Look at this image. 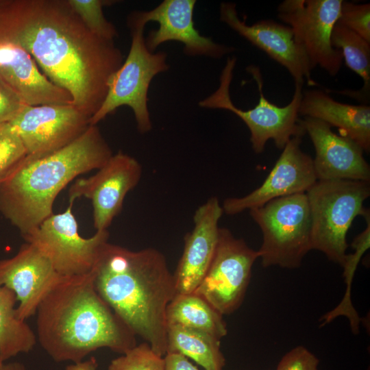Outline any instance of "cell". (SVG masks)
Returning a JSON list of instances; mask_svg holds the SVG:
<instances>
[{
	"label": "cell",
	"instance_id": "cell-1",
	"mask_svg": "<svg viewBox=\"0 0 370 370\" xmlns=\"http://www.w3.org/2000/svg\"><path fill=\"white\" fill-rule=\"evenodd\" d=\"M0 38L26 50L90 118L124 60L114 40L92 33L67 0H0Z\"/></svg>",
	"mask_w": 370,
	"mask_h": 370
},
{
	"label": "cell",
	"instance_id": "cell-2",
	"mask_svg": "<svg viewBox=\"0 0 370 370\" xmlns=\"http://www.w3.org/2000/svg\"><path fill=\"white\" fill-rule=\"evenodd\" d=\"M97 293L135 335L158 355L166 353L167 306L176 295L164 256L108 242L92 270Z\"/></svg>",
	"mask_w": 370,
	"mask_h": 370
},
{
	"label": "cell",
	"instance_id": "cell-3",
	"mask_svg": "<svg viewBox=\"0 0 370 370\" xmlns=\"http://www.w3.org/2000/svg\"><path fill=\"white\" fill-rule=\"evenodd\" d=\"M36 314L37 341L56 362H79L100 348L123 354L136 345V336L97 293L92 271L64 277Z\"/></svg>",
	"mask_w": 370,
	"mask_h": 370
},
{
	"label": "cell",
	"instance_id": "cell-4",
	"mask_svg": "<svg viewBox=\"0 0 370 370\" xmlns=\"http://www.w3.org/2000/svg\"><path fill=\"white\" fill-rule=\"evenodd\" d=\"M112 155L97 125L58 150L26 156L0 186L1 214L25 238L53 214L57 195L70 182Z\"/></svg>",
	"mask_w": 370,
	"mask_h": 370
},
{
	"label": "cell",
	"instance_id": "cell-5",
	"mask_svg": "<svg viewBox=\"0 0 370 370\" xmlns=\"http://www.w3.org/2000/svg\"><path fill=\"white\" fill-rule=\"evenodd\" d=\"M306 194L311 217V249L321 251L342 266L353 221L369 212L363 206L370 196L369 182L318 180Z\"/></svg>",
	"mask_w": 370,
	"mask_h": 370
},
{
	"label": "cell",
	"instance_id": "cell-6",
	"mask_svg": "<svg viewBox=\"0 0 370 370\" xmlns=\"http://www.w3.org/2000/svg\"><path fill=\"white\" fill-rule=\"evenodd\" d=\"M236 63L235 57L227 59L220 75L219 86L212 94L200 101L199 106L210 109H223L237 115L249 128L251 147L256 153L264 151L269 140H273L278 149H283L291 138L302 137L306 132L299 119V109L304 84L295 82V91L291 102L283 107L278 106L264 96L263 79L260 69L250 65L246 70L256 82L260 99L254 108L243 110L233 103L230 94Z\"/></svg>",
	"mask_w": 370,
	"mask_h": 370
},
{
	"label": "cell",
	"instance_id": "cell-7",
	"mask_svg": "<svg viewBox=\"0 0 370 370\" xmlns=\"http://www.w3.org/2000/svg\"><path fill=\"white\" fill-rule=\"evenodd\" d=\"M127 23L132 37L128 55L110 77L105 99L90 119V125H97L117 108L127 106L134 112L137 130L145 134L152 128L148 110L150 83L156 75L169 70V66L165 52H151L147 48L143 35L146 25L132 13L127 17Z\"/></svg>",
	"mask_w": 370,
	"mask_h": 370
},
{
	"label": "cell",
	"instance_id": "cell-8",
	"mask_svg": "<svg viewBox=\"0 0 370 370\" xmlns=\"http://www.w3.org/2000/svg\"><path fill=\"white\" fill-rule=\"evenodd\" d=\"M260 228L262 243L258 250L264 267H300L311 249V217L306 193L271 200L249 210Z\"/></svg>",
	"mask_w": 370,
	"mask_h": 370
},
{
	"label": "cell",
	"instance_id": "cell-9",
	"mask_svg": "<svg viewBox=\"0 0 370 370\" xmlns=\"http://www.w3.org/2000/svg\"><path fill=\"white\" fill-rule=\"evenodd\" d=\"M73 205L69 203L62 213H53L24 238L47 256L59 275L67 278L90 273L110 236L105 230L96 231L90 238L81 236Z\"/></svg>",
	"mask_w": 370,
	"mask_h": 370
},
{
	"label": "cell",
	"instance_id": "cell-10",
	"mask_svg": "<svg viewBox=\"0 0 370 370\" xmlns=\"http://www.w3.org/2000/svg\"><path fill=\"white\" fill-rule=\"evenodd\" d=\"M258 258V251L236 238L228 229L220 227L212 260L194 293L222 315L234 312L243 301Z\"/></svg>",
	"mask_w": 370,
	"mask_h": 370
},
{
	"label": "cell",
	"instance_id": "cell-11",
	"mask_svg": "<svg viewBox=\"0 0 370 370\" xmlns=\"http://www.w3.org/2000/svg\"><path fill=\"white\" fill-rule=\"evenodd\" d=\"M343 0H284L278 17L289 26L295 41L304 49L314 67L330 75L341 70L343 56L331 44L332 29L340 16Z\"/></svg>",
	"mask_w": 370,
	"mask_h": 370
},
{
	"label": "cell",
	"instance_id": "cell-12",
	"mask_svg": "<svg viewBox=\"0 0 370 370\" xmlns=\"http://www.w3.org/2000/svg\"><path fill=\"white\" fill-rule=\"evenodd\" d=\"M143 169L134 157L122 151L113 154L95 174L77 180L70 187L69 203L77 198L89 199L96 230H108L120 213L127 194L141 179Z\"/></svg>",
	"mask_w": 370,
	"mask_h": 370
},
{
	"label": "cell",
	"instance_id": "cell-13",
	"mask_svg": "<svg viewBox=\"0 0 370 370\" xmlns=\"http://www.w3.org/2000/svg\"><path fill=\"white\" fill-rule=\"evenodd\" d=\"M90 116L73 106H27L8 123L21 138L27 156L58 150L79 137L90 125Z\"/></svg>",
	"mask_w": 370,
	"mask_h": 370
},
{
	"label": "cell",
	"instance_id": "cell-14",
	"mask_svg": "<svg viewBox=\"0 0 370 370\" xmlns=\"http://www.w3.org/2000/svg\"><path fill=\"white\" fill-rule=\"evenodd\" d=\"M301 137L291 138L263 183L245 196L225 199L223 213L234 215L275 199L306 193L318 180L313 159L301 149Z\"/></svg>",
	"mask_w": 370,
	"mask_h": 370
},
{
	"label": "cell",
	"instance_id": "cell-15",
	"mask_svg": "<svg viewBox=\"0 0 370 370\" xmlns=\"http://www.w3.org/2000/svg\"><path fill=\"white\" fill-rule=\"evenodd\" d=\"M220 20L285 67L295 82L304 84L307 79L308 85L317 84L311 77L314 67L304 49L295 41L289 26L271 19L248 25L245 18H239L236 4L232 2L221 3Z\"/></svg>",
	"mask_w": 370,
	"mask_h": 370
},
{
	"label": "cell",
	"instance_id": "cell-16",
	"mask_svg": "<svg viewBox=\"0 0 370 370\" xmlns=\"http://www.w3.org/2000/svg\"><path fill=\"white\" fill-rule=\"evenodd\" d=\"M195 4V0H164L151 10L132 12L134 16L145 25L149 21L159 25L145 38L148 50L154 52L162 43L177 41L184 45V53L190 56L219 59L234 51L233 47L217 43L200 34L193 21Z\"/></svg>",
	"mask_w": 370,
	"mask_h": 370
},
{
	"label": "cell",
	"instance_id": "cell-17",
	"mask_svg": "<svg viewBox=\"0 0 370 370\" xmlns=\"http://www.w3.org/2000/svg\"><path fill=\"white\" fill-rule=\"evenodd\" d=\"M63 278L30 243L23 244L13 257L0 260V286L15 293L19 303L16 314L22 321L36 314L40 304Z\"/></svg>",
	"mask_w": 370,
	"mask_h": 370
},
{
	"label": "cell",
	"instance_id": "cell-18",
	"mask_svg": "<svg viewBox=\"0 0 370 370\" xmlns=\"http://www.w3.org/2000/svg\"><path fill=\"white\" fill-rule=\"evenodd\" d=\"M223 213L216 197L195 212L193 229L184 238L183 253L173 273L176 295L194 293L203 280L217 248Z\"/></svg>",
	"mask_w": 370,
	"mask_h": 370
},
{
	"label": "cell",
	"instance_id": "cell-19",
	"mask_svg": "<svg viewBox=\"0 0 370 370\" xmlns=\"http://www.w3.org/2000/svg\"><path fill=\"white\" fill-rule=\"evenodd\" d=\"M300 123L315 149L313 163L317 180L370 181V166L356 142L336 134L319 119L304 117Z\"/></svg>",
	"mask_w": 370,
	"mask_h": 370
},
{
	"label": "cell",
	"instance_id": "cell-20",
	"mask_svg": "<svg viewBox=\"0 0 370 370\" xmlns=\"http://www.w3.org/2000/svg\"><path fill=\"white\" fill-rule=\"evenodd\" d=\"M0 78L27 106L73 104L71 95L40 71L26 50L3 38H0Z\"/></svg>",
	"mask_w": 370,
	"mask_h": 370
},
{
	"label": "cell",
	"instance_id": "cell-21",
	"mask_svg": "<svg viewBox=\"0 0 370 370\" xmlns=\"http://www.w3.org/2000/svg\"><path fill=\"white\" fill-rule=\"evenodd\" d=\"M299 115L319 119L338 129L341 136L356 142L364 151H370V107L334 100L327 92L306 90L302 93Z\"/></svg>",
	"mask_w": 370,
	"mask_h": 370
},
{
	"label": "cell",
	"instance_id": "cell-22",
	"mask_svg": "<svg viewBox=\"0 0 370 370\" xmlns=\"http://www.w3.org/2000/svg\"><path fill=\"white\" fill-rule=\"evenodd\" d=\"M223 316L204 299L193 293L176 295L167 306V325L202 331L221 339L227 333Z\"/></svg>",
	"mask_w": 370,
	"mask_h": 370
},
{
	"label": "cell",
	"instance_id": "cell-23",
	"mask_svg": "<svg viewBox=\"0 0 370 370\" xmlns=\"http://www.w3.org/2000/svg\"><path fill=\"white\" fill-rule=\"evenodd\" d=\"M166 353L182 354L205 370H223L225 365L221 350V339L206 332L177 325H167Z\"/></svg>",
	"mask_w": 370,
	"mask_h": 370
},
{
	"label": "cell",
	"instance_id": "cell-24",
	"mask_svg": "<svg viewBox=\"0 0 370 370\" xmlns=\"http://www.w3.org/2000/svg\"><path fill=\"white\" fill-rule=\"evenodd\" d=\"M16 301L12 290L0 286V352L4 361L31 352L37 341L29 325L16 317Z\"/></svg>",
	"mask_w": 370,
	"mask_h": 370
},
{
	"label": "cell",
	"instance_id": "cell-25",
	"mask_svg": "<svg viewBox=\"0 0 370 370\" xmlns=\"http://www.w3.org/2000/svg\"><path fill=\"white\" fill-rule=\"evenodd\" d=\"M332 47L341 51L347 66L363 80L357 91H335L367 103L370 92V42L349 29L336 23L331 34Z\"/></svg>",
	"mask_w": 370,
	"mask_h": 370
},
{
	"label": "cell",
	"instance_id": "cell-26",
	"mask_svg": "<svg viewBox=\"0 0 370 370\" xmlns=\"http://www.w3.org/2000/svg\"><path fill=\"white\" fill-rule=\"evenodd\" d=\"M86 27L102 38L114 40L118 36L114 25L104 16L103 7L113 3L103 0H67Z\"/></svg>",
	"mask_w": 370,
	"mask_h": 370
},
{
	"label": "cell",
	"instance_id": "cell-27",
	"mask_svg": "<svg viewBox=\"0 0 370 370\" xmlns=\"http://www.w3.org/2000/svg\"><path fill=\"white\" fill-rule=\"evenodd\" d=\"M107 370H164V357L144 341L113 359Z\"/></svg>",
	"mask_w": 370,
	"mask_h": 370
},
{
	"label": "cell",
	"instance_id": "cell-28",
	"mask_svg": "<svg viewBox=\"0 0 370 370\" xmlns=\"http://www.w3.org/2000/svg\"><path fill=\"white\" fill-rule=\"evenodd\" d=\"M26 156V149L11 125L0 124V186Z\"/></svg>",
	"mask_w": 370,
	"mask_h": 370
},
{
	"label": "cell",
	"instance_id": "cell-29",
	"mask_svg": "<svg viewBox=\"0 0 370 370\" xmlns=\"http://www.w3.org/2000/svg\"><path fill=\"white\" fill-rule=\"evenodd\" d=\"M337 23L370 42V3L343 1Z\"/></svg>",
	"mask_w": 370,
	"mask_h": 370
},
{
	"label": "cell",
	"instance_id": "cell-30",
	"mask_svg": "<svg viewBox=\"0 0 370 370\" xmlns=\"http://www.w3.org/2000/svg\"><path fill=\"white\" fill-rule=\"evenodd\" d=\"M317 356L303 346L288 352L279 362L277 370H319Z\"/></svg>",
	"mask_w": 370,
	"mask_h": 370
},
{
	"label": "cell",
	"instance_id": "cell-31",
	"mask_svg": "<svg viewBox=\"0 0 370 370\" xmlns=\"http://www.w3.org/2000/svg\"><path fill=\"white\" fill-rule=\"evenodd\" d=\"M27 105L0 78V124L13 120Z\"/></svg>",
	"mask_w": 370,
	"mask_h": 370
},
{
	"label": "cell",
	"instance_id": "cell-32",
	"mask_svg": "<svg viewBox=\"0 0 370 370\" xmlns=\"http://www.w3.org/2000/svg\"><path fill=\"white\" fill-rule=\"evenodd\" d=\"M164 361V370H199L187 357L178 353H166Z\"/></svg>",
	"mask_w": 370,
	"mask_h": 370
},
{
	"label": "cell",
	"instance_id": "cell-33",
	"mask_svg": "<svg viewBox=\"0 0 370 370\" xmlns=\"http://www.w3.org/2000/svg\"><path fill=\"white\" fill-rule=\"evenodd\" d=\"M98 362L95 357L67 365L65 370H97Z\"/></svg>",
	"mask_w": 370,
	"mask_h": 370
},
{
	"label": "cell",
	"instance_id": "cell-34",
	"mask_svg": "<svg viewBox=\"0 0 370 370\" xmlns=\"http://www.w3.org/2000/svg\"><path fill=\"white\" fill-rule=\"evenodd\" d=\"M1 370H27L25 366L20 362L4 363Z\"/></svg>",
	"mask_w": 370,
	"mask_h": 370
},
{
	"label": "cell",
	"instance_id": "cell-35",
	"mask_svg": "<svg viewBox=\"0 0 370 370\" xmlns=\"http://www.w3.org/2000/svg\"><path fill=\"white\" fill-rule=\"evenodd\" d=\"M4 362L5 361H4V360H3V357H2V355H1V352H0V370H1V369H2V367H3V365H4Z\"/></svg>",
	"mask_w": 370,
	"mask_h": 370
}]
</instances>
